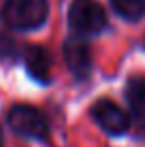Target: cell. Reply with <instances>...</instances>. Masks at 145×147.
I'll return each instance as SVG.
<instances>
[{"label": "cell", "instance_id": "6da1fadb", "mask_svg": "<svg viewBox=\"0 0 145 147\" xmlns=\"http://www.w3.org/2000/svg\"><path fill=\"white\" fill-rule=\"evenodd\" d=\"M2 17L19 30L38 28L47 19V0H7Z\"/></svg>", "mask_w": 145, "mask_h": 147}, {"label": "cell", "instance_id": "7a4b0ae2", "mask_svg": "<svg viewBox=\"0 0 145 147\" xmlns=\"http://www.w3.org/2000/svg\"><path fill=\"white\" fill-rule=\"evenodd\" d=\"M68 24L83 36L103 32L107 26V13L96 0H75L68 9Z\"/></svg>", "mask_w": 145, "mask_h": 147}, {"label": "cell", "instance_id": "3957f363", "mask_svg": "<svg viewBox=\"0 0 145 147\" xmlns=\"http://www.w3.org/2000/svg\"><path fill=\"white\" fill-rule=\"evenodd\" d=\"M9 126L13 132L28 136V139H43L49 128L47 117L30 105H15L9 111Z\"/></svg>", "mask_w": 145, "mask_h": 147}, {"label": "cell", "instance_id": "277c9868", "mask_svg": "<svg viewBox=\"0 0 145 147\" xmlns=\"http://www.w3.org/2000/svg\"><path fill=\"white\" fill-rule=\"evenodd\" d=\"M92 115L96 119V124L103 130H107L109 134H124L130 126L128 113L113 100H98L92 107Z\"/></svg>", "mask_w": 145, "mask_h": 147}, {"label": "cell", "instance_id": "5b68a950", "mask_svg": "<svg viewBox=\"0 0 145 147\" xmlns=\"http://www.w3.org/2000/svg\"><path fill=\"white\" fill-rule=\"evenodd\" d=\"M64 60H66V66L71 68V73L79 79H83L90 73V68H92L90 49L79 38H68L66 40V45H64Z\"/></svg>", "mask_w": 145, "mask_h": 147}, {"label": "cell", "instance_id": "8992f818", "mask_svg": "<svg viewBox=\"0 0 145 147\" xmlns=\"http://www.w3.org/2000/svg\"><path fill=\"white\" fill-rule=\"evenodd\" d=\"M126 96H128L132 117L137 119V124L141 128H145V77H134L128 81Z\"/></svg>", "mask_w": 145, "mask_h": 147}, {"label": "cell", "instance_id": "52a82bcc", "mask_svg": "<svg viewBox=\"0 0 145 147\" xmlns=\"http://www.w3.org/2000/svg\"><path fill=\"white\" fill-rule=\"evenodd\" d=\"M26 66L32 77L45 81L49 77V70H51V55L43 47H30L26 53Z\"/></svg>", "mask_w": 145, "mask_h": 147}, {"label": "cell", "instance_id": "ba28073f", "mask_svg": "<svg viewBox=\"0 0 145 147\" xmlns=\"http://www.w3.org/2000/svg\"><path fill=\"white\" fill-rule=\"evenodd\" d=\"M113 9L126 19H139L145 13V0H111Z\"/></svg>", "mask_w": 145, "mask_h": 147}, {"label": "cell", "instance_id": "9c48e42d", "mask_svg": "<svg viewBox=\"0 0 145 147\" xmlns=\"http://www.w3.org/2000/svg\"><path fill=\"white\" fill-rule=\"evenodd\" d=\"M0 147H4V134H2V128H0Z\"/></svg>", "mask_w": 145, "mask_h": 147}]
</instances>
